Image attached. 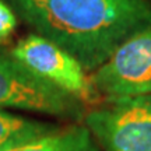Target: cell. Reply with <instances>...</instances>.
Masks as SVG:
<instances>
[{
	"label": "cell",
	"instance_id": "6da1fadb",
	"mask_svg": "<svg viewBox=\"0 0 151 151\" xmlns=\"http://www.w3.org/2000/svg\"><path fill=\"white\" fill-rule=\"evenodd\" d=\"M37 35L95 71L130 37L151 27L147 0H4Z\"/></svg>",
	"mask_w": 151,
	"mask_h": 151
},
{
	"label": "cell",
	"instance_id": "7a4b0ae2",
	"mask_svg": "<svg viewBox=\"0 0 151 151\" xmlns=\"http://www.w3.org/2000/svg\"><path fill=\"white\" fill-rule=\"evenodd\" d=\"M0 108L77 119L81 101L34 74L11 52L0 49Z\"/></svg>",
	"mask_w": 151,
	"mask_h": 151
},
{
	"label": "cell",
	"instance_id": "3957f363",
	"mask_svg": "<svg viewBox=\"0 0 151 151\" xmlns=\"http://www.w3.org/2000/svg\"><path fill=\"white\" fill-rule=\"evenodd\" d=\"M87 113L86 126L104 151H151V95L109 99Z\"/></svg>",
	"mask_w": 151,
	"mask_h": 151
},
{
	"label": "cell",
	"instance_id": "277c9868",
	"mask_svg": "<svg viewBox=\"0 0 151 151\" xmlns=\"http://www.w3.org/2000/svg\"><path fill=\"white\" fill-rule=\"evenodd\" d=\"M90 78L109 99L151 95V27L124 41Z\"/></svg>",
	"mask_w": 151,
	"mask_h": 151
},
{
	"label": "cell",
	"instance_id": "5b68a950",
	"mask_svg": "<svg viewBox=\"0 0 151 151\" xmlns=\"http://www.w3.org/2000/svg\"><path fill=\"white\" fill-rule=\"evenodd\" d=\"M11 55L34 74L81 102H92L99 95L80 63L41 35L31 34L20 39L11 49Z\"/></svg>",
	"mask_w": 151,
	"mask_h": 151
},
{
	"label": "cell",
	"instance_id": "8992f818",
	"mask_svg": "<svg viewBox=\"0 0 151 151\" xmlns=\"http://www.w3.org/2000/svg\"><path fill=\"white\" fill-rule=\"evenodd\" d=\"M9 151H99L91 132L84 124H71L55 130Z\"/></svg>",
	"mask_w": 151,
	"mask_h": 151
},
{
	"label": "cell",
	"instance_id": "52a82bcc",
	"mask_svg": "<svg viewBox=\"0 0 151 151\" xmlns=\"http://www.w3.org/2000/svg\"><path fill=\"white\" fill-rule=\"evenodd\" d=\"M56 127V124L20 116L0 108V151H9L25 144Z\"/></svg>",
	"mask_w": 151,
	"mask_h": 151
},
{
	"label": "cell",
	"instance_id": "ba28073f",
	"mask_svg": "<svg viewBox=\"0 0 151 151\" xmlns=\"http://www.w3.org/2000/svg\"><path fill=\"white\" fill-rule=\"evenodd\" d=\"M17 16L4 0H0V41H4L14 32Z\"/></svg>",
	"mask_w": 151,
	"mask_h": 151
}]
</instances>
